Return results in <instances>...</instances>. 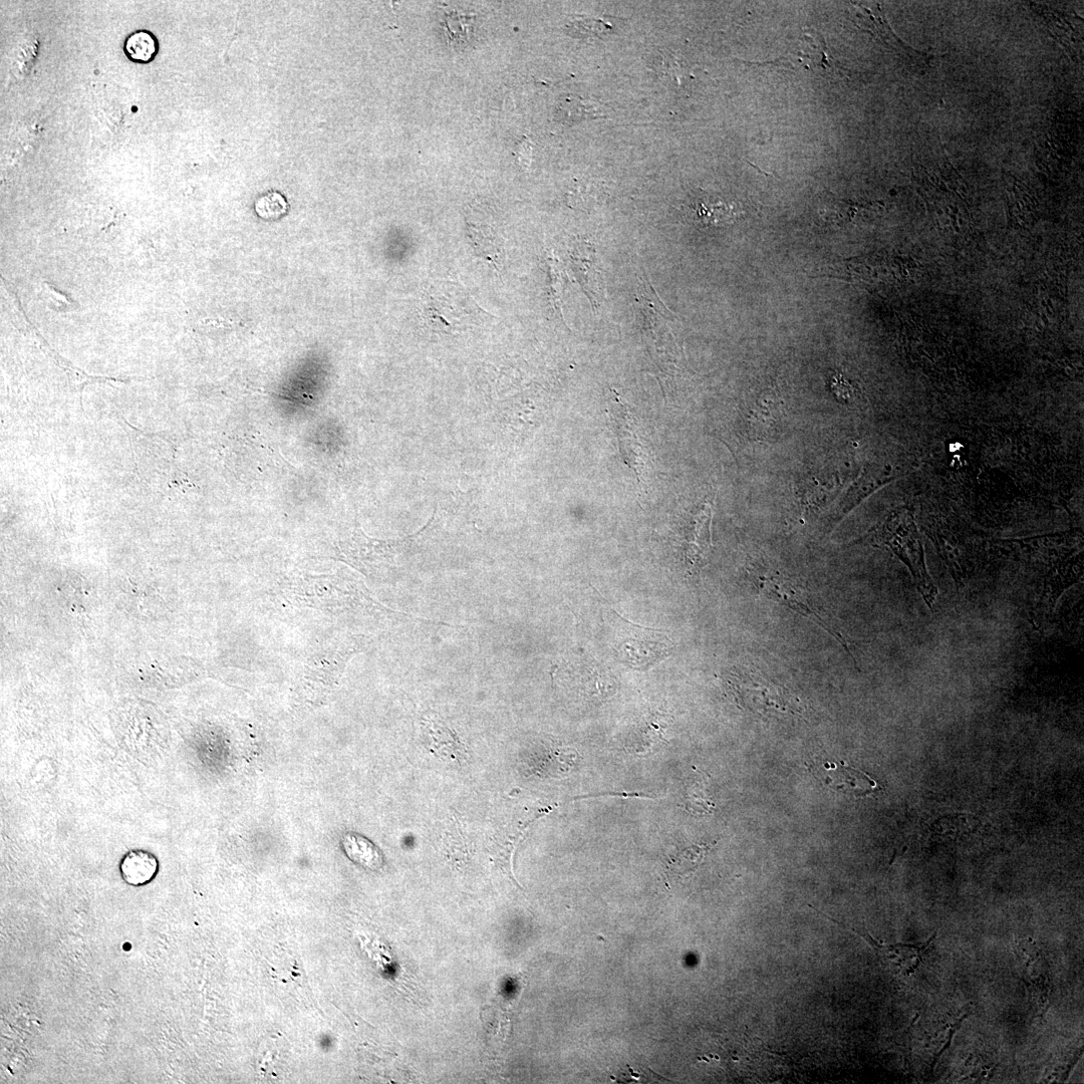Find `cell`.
<instances>
[{
	"mask_svg": "<svg viewBox=\"0 0 1084 1084\" xmlns=\"http://www.w3.org/2000/svg\"><path fill=\"white\" fill-rule=\"evenodd\" d=\"M754 584L767 599L785 606L806 619L816 623L832 635L854 658L850 642L841 630L836 618L822 601L805 587L775 572H756ZM857 665V661L853 659Z\"/></svg>",
	"mask_w": 1084,
	"mask_h": 1084,
	"instance_id": "2",
	"label": "cell"
},
{
	"mask_svg": "<svg viewBox=\"0 0 1084 1084\" xmlns=\"http://www.w3.org/2000/svg\"><path fill=\"white\" fill-rule=\"evenodd\" d=\"M474 228L472 229L471 238L476 250L487 258L496 260L498 253L500 252V246L498 245V239L489 229Z\"/></svg>",
	"mask_w": 1084,
	"mask_h": 1084,
	"instance_id": "23",
	"label": "cell"
},
{
	"mask_svg": "<svg viewBox=\"0 0 1084 1084\" xmlns=\"http://www.w3.org/2000/svg\"><path fill=\"white\" fill-rule=\"evenodd\" d=\"M1014 951L1034 1011L1043 1016L1049 1008L1051 984L1046 961L1031 938H1017Z\"/></svg>",
	"mask_w": 1084,
	"mask_h": 1084,
	"instance_id": "5",
	"label": "cell"
},
{
	"mask_svg": "<svg viewBox=\"0 0 1084 1084\" xmlns=\"http://www.w3.org/2000/svg\"><path fill=\"white\" fill-rule=\"evenodd\" d=\"M625 622L615 649L619 659L634 669L647 670L669 656L671 642L665 634Z\"/></svg>",
	"mask_w": 1084,
	"mask_h": 1084,
	"instance_id": "4",
	"label": "cell"
},
{
	"mask_svg": "<svg viewBox=\"0 0 1084 1084\" xmlns=\"http://www.w3.org/2000/svg\"><path fill=\"white\" fill-rule=\"evenodd\" d=\"M344 848L350 858L370 868L381 862L378 850L363 837L351 834L344 839Z\"/></svg>",
	"mask_w": 1084,
	"mask_h": 1084,
	"instance_id": "18",
	"label": "cell"
},
{
	"mask_svg": "<svg viewBox=\"0 0 1084 1084\" xmlns=\"http://www.w3.org/2000/svg\"><path fill=\"white\" fill-rule=\"evenodd\" d=\"M159 871L157 857L144 850L128 852L120 863L122 879L130 886L141 887L151 883Z\"/></svg>",
	"mask_w": 1084,
	"mask_h": 1084,
	"instance_id": "14",
	"label": "cell"
},
{
	"mask_svg": "<svg viewBox=\"0 0 1084 1084\" xmlns=\"http://www.w3.org/2000/svg\"><path fill=\"white\" fill-rule=\"evenodd\" d=\"M445 23L447 38L451 45L463 44L468 40L473 27L471 18L452 13L447 16Z\"/></svg>",
	"mask_w": 1084,
	"mask_h": 1084,
	"instance_id": "20",
	"label": "cell"
},
{
	"mask_svg": "<svg viewBox=\"0 0 1084 1084\" xmlns=\"http://www.w3.org/2000/svg\"><path fill=\"white\" fill-rule=\"evenodd\" d=\"M865 540L890 550L907 566L919 593L933 611L938 590L927 570L923 541L913 513L907 508L894 510Z\"/></svg>",
	"mask_w": 1084,
	"mask_h": 1084,
	"instance_id": "1",
	"label": "cell"
},
{
	"mask_svg": "<svg viewBox=\"0 0 1084 1084\" xmlns=\"http://www.w3.org/2000/svg\"><path fill=\"white\" fill-rule=\"evenodd\" d=\"M712 506L705 503L698 512L690 541L688 555L693 564L701 566L706 562L711 548Z\"/></svg>",
	"mask_w": 1084,
	"mask_h": 1084,
	"instance_id": "16",
	"label": "cell"
},
{
	"mask_svg": "<svg viewBox=\"0 0 1084 1084\" xmlns=\"http://www.w3.org/2000/svg\"><path fill=\"white\" fill-rule=\"evenodd\" d=\"M555 116L563 125L573 126L587 120L606 118L607 114L597 102L570 95L559 102Z\"/></svg>",
	"mask_w": 1084,
	"mask_h": 1084,
	"instance_id": "15",
	"label": "cell"
},
{
	"mask_svg": "<svg viewBox=\"0 0 1084 1084\" xmlns=\"http://www.w3.org/2000/svg\"><path fill=\"white\" fill-rule=\"evenodd\" d=\"M738 683L740 695L755 711L789 712L793 707L782 687L759 675H747Z\"/></svg>",
	"mask_w": 1084,
	"mask_h": 1084,
	"instance_id": "8",
	"label": "cell"
},
{
	"mask_svg": "<svg viewBox=\"0 0 1084 1084\" xmlns=\"http://www.w3.org/2000/svg\"><path fill=\"white\" fill-rule=\"evenodd\" d=\"M812 774L830 788L856 797L869 795L877 790L878 783L866 773L844 762H826L808 765Z\"/></svg>",
	"mask_w": 1084,
	"mask_h": 1084,
	"instance_id": "7",
	"label": "cell"
},
{
	"mask_svg": "<svg viewBox=\"0 0 1084 1084\" xmlns=\"http://www.w3.org/2000/svg\"><path fill=\"white\" fill-rule=\"evenodd\" d=\"M423 529L403 539L381 540L369 537L357 528L338 547L340 559L368 577L381 576L393 566L399 551Z\"/></svg>",
	"mask_w": 1084,
	"mask_h": 1084,
	"instance_id": "3",
	"label": "cell"
},
{
	"mask_svg": "<svg viewBox=\"0 0 1084 1084\" xmlns=\"http://www.w3.org/2000/svg\"><path fill=\"white\" fill-rule=\"evenodd\" d=\"M428 735L427 747L437 757L449 762L462 763L467 759L465 745L456 733L442 721L426 719L422 725Z\"/></svg>",
	"mask_w": 1084,
	"mask_h": 1084,
	"instance_id": "11",
	"label": "cell"
},
{
	"mask_svg": "<svg viewBox=\"0 0 1084 1084\" xmlns=\"http://www.w3.org/2000/svg\"><path fill=\"white\" fill-rule=\"evenodd\" d=\"M690 216L702 227H722L732 224L738 217L736 207L725 200L700 192L690 203Z\"/></svg>",
	"mask_w": 1084,
	"mask_h": 1084,
	"instance_id": "10",
	"label": "cell"
},
{
	"mask_svg": "<svg viewBox=\"0 0 1084 1084\" xmlns=\"http://www.w3.org/2000/svg\"><path fill=\"white\" fill-rule=\"evenodd\" d=\"M124 50L132 62L148 64L156 58L159 46L156 37L151 32L140 30L127 38Z\"/></svg>",
	"mask_w": 1084,
	"mask_h": 1084,
	"instance_id": "17",
	"label": "cell"
},
{
	"mask_svg": "<svg viewBox=\"0 0 1084 1084\" xmlns=\"http://www.w3.org/2000/svg\"><path fill=\"white\" fill-rule=\"evenodd\" d=\"M255 210L262 218H278L288 212L289 204L280 193L271 192L256 202Z\"/></svg>",
	"mask_w": 1084,
	"mask_h": 1084,
	"instance_id": "19",
	"label": "cell"
},
{
	"mask_svg": "<svg viewBox=\"0 0 1084 1084\" xmlns=\"http://www.w3.org/2000/svg\"><path fill=\"white\" fill-rule=\"evenodd\" d=\"M1082 563L1070 561L1056 566L1047 575L1042 597L1040 599V612L1049 616L1053 613L1057 601L1061 595L1082 577Z\"/></svg>",
	"mask_w": 1084,
	"mask_h": 1084,
	"instance_id": "12",
	"label": "cell"
},
{
	"mask_svg": "<svg viewBox=\"0 0 1084 1084\" xmlns=\"http://www.w3.org/2000/svg\"><path fill=\"white\" fill-rule=\"evenodd\" d=\"M898 476L890 468L876 466L866 467L858 480L848 491L845 499L841 502L838 514L840 519L856 508L864 499L874 493L885 484L896 479Z\"/></svg>",
	"mask_w": 1084,
	"mask_h": 1084,
	"instance_id": "13",
	"label": "cell"
},
{
	"mask_svg": "<svg viewBox=\"0 0 1084 1084\" xmlns=\"http://www.w3.org/2000/svg\"><path fill=\"white\" fill-rule=\"evenodd\" d=\"M1082 1047L1074 1052L1069 1053L1064 1058L1056 1060L1049 1069L1045 1072L1043 1079L1046 1082H1062L1066 1081L1072 1072L1074 1066L1078 1062L1082 1055Z\"/></svg>",
	"mask_w": 1084,
	"mask_h": 1084,
	"instance_id": "22",
	"label": "cell"
},
{
	"mask_svg": "<svg viewBox=\"0 0 1084 1084\" xmlns=\"http://www.w3.org/2000/svg\"><path fill=\"white\" fill-rule=\"evenodd\" d=\"M869 943L875 948L882 961L890 967L894 972L900 973L904 976H912L920 969L927 956L932 942L936 939L937 933H934L929 941L923 945L914 944H900V945H883L875 941L870 935H863Z\"/></svg>",
	"mask_w": 1084,
	"mask_h": 1084,
	"instance_id": "9",
	"label": "cell"
},
{
	"mask_svg": "<svg viewBox=\"0 0 1084 1084\" xmlns=\"http://www.w3.org/2000/svg\"><path fill=\"white\" fill-rule=\"evenodd\" d=\"M570 34L578 38L599 37L612 32V26L603 20L578 19L569 24Z\"/></svg>",
	"mask_w": 1084,
	"mask_h": 1084,
	"instance_id": "21",
	"label": "cell"
},
{
	"mask_svg": "<svg viewBox=\"0 0 1084 1084\" xmlns=\"http://www.w3.org/2000/svg\"><path fill=\"white\" fill-rule=\"evenodd\" d=\"M616 403L618 408L614 410V417L612 418L620 451L625 463L635 471L638 481L641 483L646 474L647 457L638 436L636 420L628 405L623 404L620 397H617Z\"/></svg>",
	"mask_w": 1084,
	"mask_h": 1084,
	"instance_id": "6",
	"label": "cell"
}]
</instances>
